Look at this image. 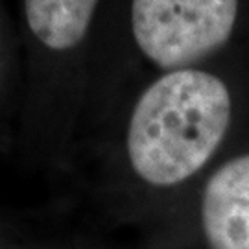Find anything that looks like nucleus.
I'll return each mask as SVG.
<instances>
[{
  "label": "nucleus",
  "mask_w": 249,
  "mask_h": 249,
  "mask_svg": "<svg viewBox=\"0 0 249 249\" xmlns=\"http://www.w3.org/2000/svg\"><path fill=\"white\" fill-rule=\"evenodd\" d=\"M231 120V94L214 74L168 72L137 102L127 155L137 176L155 187L188 179L213 157Z\"/></svg>",
  "instance_id": "f257e3e1"
},
{
  "label": "nucleus",
  "mask_w": 249,
  "mask_h": 249,
  "mask_svg": "<svg viewBox=\"0 0 249 249\" xmlns=\"http://www.w3.org/2000/svg\"><path fill=\"white\" fill-rule=\"evenodd\" d=\"M238 0H133L139 48L160 69H183L218 50L236 22Z\"/></svg>",
  "instance_id": "f03ea898"
},
{
  "label": "nucleus",
  "mask_w": 249,
  "mask_h": 249,
  "mask_svg": "<svg viewBox=\"0 0 249 249\" xmlns=\"http://www.w3.org/2000/svg\"><path fill=\"white\" fill-rule=\"evenodd\" d=\"M201 222L209 249H249V153L209 179Z\"/></svg>",
  "instance_id": "7ed1b4c3"
},
{
  "label": "nucleus",
  "mask_w": 249,
  "mask_h": 249,
  "mask_svg": "<svg viewBox=\"0 0 249 249\" xmlns=\"http://www.w3.org/2000/svg\"><path fill=\"white\" fill-rule=\"evenodd\" d=\"M98 0H24L32 34L52 50H71L89 30Z\"/></svg>",
  "instance_id": "20e7f679"
}]
</instances>
